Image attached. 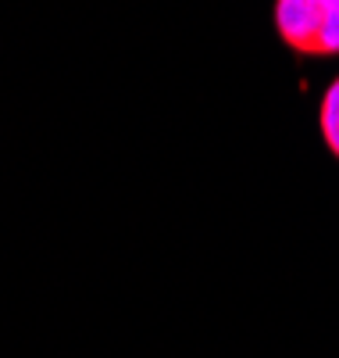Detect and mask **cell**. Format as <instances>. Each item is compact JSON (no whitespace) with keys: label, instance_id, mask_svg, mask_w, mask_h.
<instances>
[{"label":"cell","instance_id":"1","mask_svg":"<svg viewBox=\"0 0 339 358\" xmlns=\"http://www.w3.org/2000/svg\"><path fill=\"white\" fill-rule=\"evenodd\" d=\"M275 33L300 57L339 54V0H275Z\"/></svg>","mask_w":339,"mask_h":358},{"label":"cell","instance_id":"2","mask_svg":"<svg viewBox=\"0 0 339 358\" xmlns=\"http://www.w3.org/2000/svg\"><path fill=\"white\" fill-rule=\"evenodd\" d=\"M318 129H322V140H325V147L332 151V158H339V76L329 83L325 97H322Z\"/></svg>","mask_w":339,"mask_h":358}]
</instances>
